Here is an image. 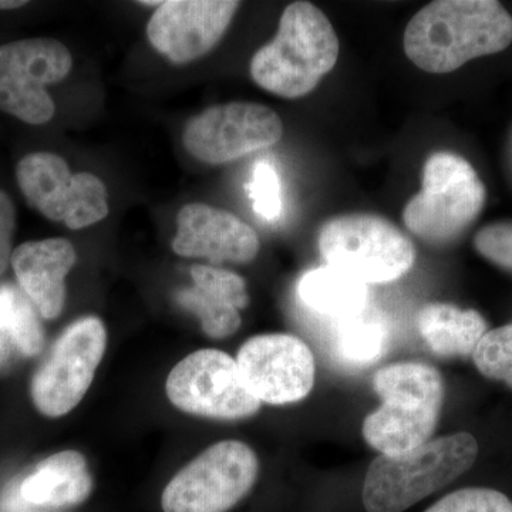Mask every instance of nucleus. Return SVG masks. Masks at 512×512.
Returning <instances> with one entry per match:
<instances>
[{"instance_id":"nucleus-25","label":"nucleus","mask_w":512,"mask_h":512,"mask_svg":"<svg viewBox=\"0 0 512 512\" xmlns=\"http://www.w3.org/2000/svg\"><path fill=\"white\" fill-rule=\"evenodd\" d=\"M424 512H512V501L491 488H464L446 495Z\"/></svg>"},{"instance_id":"nucleus-27","label":"nucleus","mask_w":512,"mask_h":512,"mask_svg":"<svg viewBox=\"0 0 512 512\" xmlns=\"http://www.w3.org/2000/svg\"><path fill=\"white\" fill-rule=\"evenodd\" d=\"M15 225V205L6 192L0 191V275L8 269L10 259H12Z\"/></svg>"},{"instance_id":"nucleus-5","label":"nucleus","mask_w":512,"mask_h":512,"mask_svg":"<svg viewBox=\"0 0 512 512\" xmlns=\"http://www.w3.org/2000/svg\"><path fill=\"white\" fill-rule=\"evenodd\" d=\"M485 187L473 165L453 153L431 154L423 188L403 211L406 227L430 244L460 237L483 211Z\"/></svg>"},{"instance_id":"nucleus-20","label":"nucleus","mask_w":512,"mask_h":512,"mask_svg":"<svg viewBox=\"0 0 512 512\" xmlns=\"http://www.w3.org/2000/svg\"><path fill=\"white\" fill-rule=\"evenodd\" d=\"M298 296L313 312L342 320L367 308V285L333 266H320L302 276Z\"/></svg>"},{"instance_id":"nucleus-24","label":"nucleus","mask_w":512,"mask_h":512,"mask_svg":"<svg viewBox=\"0 0 512 512\" xmlns=\"http://www.w3.org/2000/svg\"><path fill=\"white\" fill-rule=\"evenodd\" d=\"M247 188L252 207L259 218L272 222L281 217L284 211L281 178L271 161L259 160L255 164Z\"/></svg>"},{"instance_id":"nucleus-26","label":"nucleus","mask_w":512,"mask_h":512,"mask_svg":"<svg viewBox=\"0 0 512 512\" xmlns=\"http://www.w3.org/2000/svg\"><path fill=\"white\" fill-rule=\"evenodd\" d=\"M474 247L494 265L512 271V221L485 225L474 237Z\"/></svg>"},{"instance_id":"nucleus-14","label":"nucleus","mask_w":512,"mask_h":512,"mask_svg":"<svg viewBox=\"0 0 512 512\" xmlns=\"http://www.w3.org/2000/svg\"><path fill=\"white\" fill-rule=\"evenodd\" d=\"M239 6L231 0L163 2L148 22V39L171 62H192L218 45Z\"/></svg>"},{"instance_id":"nucleus-17","label":"nucleus","mask_w":512,"mask_h":512,"mask_svg":"<svg viewBox=\"0 0 512 512\" xmlns=\"http://www.w3.org/2000/svg\"><path fill=\"white\" fill-rule=\"evenodd\" d=\"M192 288L177 292V302L201 320L202 330L215 339L229 338L241 326L239 311L247 308V284L227 269L195 265Z\"/></svg>"},{"instance_id":"nucleus-11","label":"nucleus","mask_w":512,"mask_h":512,"mask_svg":"<svg viewBox=\"0 0 512 512\" xmlns=\"http://www.w3.org/2000/svg\"><path fill=\"white\" fill-rule=\"evenodd\" d=\"M67 47L55 39H25L0 46V110L39 126L55 116L46 86L72 70Z\"/></svg>"},{"instance_id":"nucleus-4","label":"nucleus","mask_w":512,"mask_h":512,"mask_svg":"<svg viewBox=\"0 0 512 512\" xmlns=\"http://www.w3.org/2000/svg\"><path fill=\"white\" fill-rule=\"evenodd\" d=\"M478 444L471 434L429 440L399 456H379L363 483L367 512H403L453 483L476 463Z\"/></svg>"},{"instance_id":"nucleus-13","label":"nucleus","mask_w":512,"mask_h":512,"mask_svg":"<svg viewBox=\"0 0 512 512\" xmlns=\"http://www.w3.org/2000/svg\"><path fill=\"white\" fill-rule=\"evenodd\" d=\"M237 365L259 402L296 403L315 384V357L303 340L285 333L254 336L239 349Z\"/></svg>"},{"instance_id":"nucleus-1","label":"nucleus","mask_w":512,"mask_h":512,"mask_svg":"<svg viewBox=\"0 0 512 512\" xmlns=\"http://www.w3.org/2000/svg\"><path fill=\"white\" fill-rule=\"evenodd\" d=\"M512 43V16L495 0H437L407 25L404 52L419 69L446 74Z\"/></svg>"},{"instance_id":"nucleus-22","label":"nucleus","mask_w":512,"mask_h":512,"mask_svg":"<svg viewBox=\"0 0 512 512\" xmlns=\"http://www.w3.org/2000/svg\"><path fill=\"white\" fill-rule=\"evenodd\" d=\"M389 328L376 311L366 308L356 315L338 320L333 352L343 365L366 367L386 352Z\"/></svg>"},{"instance_id":"nucleus-10","label":"nucleus","mask_w":512,"mask_h":512,"mask_svg":"<svg viewBox=\"0 0 512 512\" xmlns=\"http://www.w3.org/2000/svg\"><path fill=\"white\" fill-rule=\"evenodd\" d=\"M20 191L47 220L70 229L96 224L109 214L106 185L89 173L72 174L62 157L33 153L16 168Z\"/></svg>"},{"instance_id":"nucleus-19","label":"nucleus","mask_w":512,"mask_h":512,"mask_svg":"<svg viewBox=\"0 0 512 512\" xmlns=\"http://www.w3.org/2000/svg\"><path fill=\"white\" fill-rule=\"evenodd\" d=\"M421 338L440 357L473 356L487 333V323L477 311H463L450 303H430L417 316Z\"/></svg>"},{"instance_id":"nucleus-28","label":"nucleus","mask_w":512,"mask_h":512,"mask_svg":"<svg viewBox=\"0 0 512 512\" xmlns=\"http://www.w3.org/2000/svg\"><path fill=\"white\" fill-rule=\"evenodd\" d=\"M25 5H28V2L22 0H0V10L19 9Z\"/></svg>"},{"instance_id":"nucleus-3","label":"nucleus","mask_w":512,"mask_h":512,"mask_svg":"<svg viewBox=\"0 0 512 512\" xmlns=\"http://www.w3.org/2000/svg\"><path fill=\"white\" fill-rule=\"evenodd\" d=\"M382 406L363 423V437L384 456H399L429 441L439 423L444 383L426 363H394L373 379Z\"/></svg>"},{"instance_id":"nucleus-2","label":"nucleus","mask_w":512,"mask_h":512,"mask_svg":"<svg viewBox=\"0 0 512 512\" xmlns=\"http://www.w3.org/2000/svg\"><path fill=\"white\" fill-rule=\"evenodd\" d=\"M339 39L325 13L309 2L291 3L278 33L251 60V76L266 92L301 99L335 67Z\"/></svg>"},{"instance_id":"nucleus-7","label":"nucleus","mask_w":512,"mask_h":512,"mask_svg":"<svg viewBox=\"0 0 512 512\" xmlns=\"http://www.w3.org/2000/svg\"><path fill=\"white\" fill-rule=\"evenodd\" d=\"M258 473V457L251 447L241 441H220L175 474L161 495V508L228 512L247 497Z\"/></svg>"},{"instance_id":"nucleus-21","label":"nucleus","mask_w":512,"mask_h":512,"mask_svg":"<svg viewBox=\"0 0 512 512\" xmlns=\"http://www.w3.org/2000/svg\"><path fill=\"white\" fill-rule=\"evenodd\" d=\"M45 335L37 318V309L28 296L12 286L0 288V366L13 350L25 356L42 352Z\"/></svg>"},{"instance_id":"nucleus-18","label":"nucleus","mask_w":512,"mask_h":512,"mask_svg":"<svg viewBox=\"0 0 512 512\" xmlns=\"http://www.w3.org/2000/svg\"><path fill=\"white\" fill-rule=\"evenodd\" d=\"M92 491L93 478L86 458L74 450L47 457L20 485V497L40 507L82 504Z\"/></svg>"},{"instance_id":"nucleus-12","label":"nucleus","mask_w":512,"mask_h":512,"mask_svg":"<svg viewBox=\"0 0 512 512\" xmlns=\"http://www.w3.org/2000/svg\"><path fill=\"white\" fill-rule=\"evenodd\" d=\"M284 134L281 117L269 107L248 101L220 104L188 121L184 146L208 164H225L278 143Z\"/></svg>"},{"instance_id":"nucleus-16","label":"nucleus","mask_w":512,"mask_h":512,"mask_svg":"<svg viewBox=\"0 0 512 512\" xmlns=\"http://www.w3.org/2000/svg\"><path fill=\"white\" fill-rule=\"evenodd\" d=\"M10 264L40 316L56 319L66 301L64 278L76 264L73 245L63 238L25 242L13 251Z\"/></svg>"},{"instance_id":"nucleus-9","label":"nucleus","mask_w":512,"mask_h":512,"mask_svg":"<svg viewBox=\"0 0 512 512\" xmlns=\"http://www.w3.org/2000/svg\"><path fill=\"white\" fill-rule=\"evenodd\" d=\"M165 392L181 412L207 419H247L261 409L237 360L221 350L202 349L185 357L168 375Z\"/></svg>"},{"instance_id":"nucleus-8","label":"nucleus","mask_w":512,"mask_h":512,"mask_svg":"<svg viewBox=\"0 0 512 512\" xmlns=\"http://www.w3.org/2000/svg\"><path fill=\"white\" fill-rule=\"evenodd\" d=\"M106 346V328L96 316L76 320L64 330L30 383L36 409L47 417L72 412L92 386Z\"/></svg>"},{"instance_id":"nucleus-15","label":"nucleus","mask_w":512,"mask_h":512,"mask_svg":"<svg viewBox=\"0 0 512 512\" xmlns=\"http://www.w3.org/2000/svg\"><path fill=\"white\" fill-rule=\"evenodd\" d=\"M173 249L187 258L212 264H249L259 252L254 229L231 212L205 204H188L178 212Z\"/></svg>"},{"instance_id":"nucleus-6","label":"nucleus","mask_w":512,"mask_h":512,"mask_svg":"<svg viewBox=\"0 0 512 512\" xmlns=\"http://www.w3.org/2000/svg\"><path fill=\"white\" fill-rule=\"evenodd\" d=\"M319 251L329 266L363 284H389L412 269V241L393 222L373 214L339 215L322 225Z\"/></svg>"},{"instance_id":"nucleus-23","label":"nucleus","mask_w":512,"mask_h":512,"mask_svg":"<svg viewBox=\"0 0 512 512\" xmlns=\"http://www.w3.org/2000/svg\"><path fill=\"white\" fill-rule=\"evenodd\" d=\"M473 360L481 375L512 389V323L485 333L474 349Z\"/></svg>"}]
</instances>
